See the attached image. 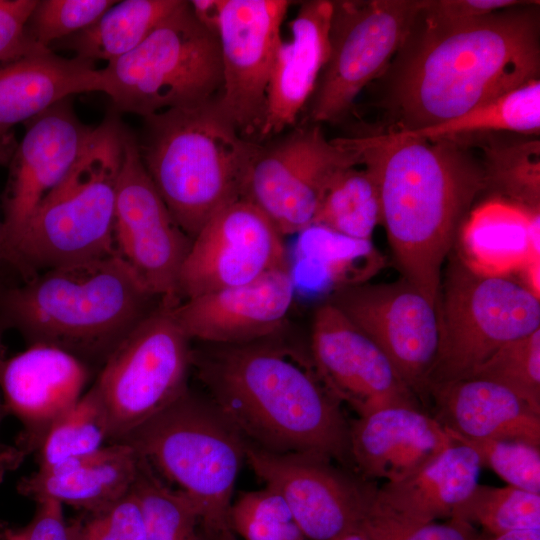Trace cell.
<instances>
[{"label":"cell","instance_id":"6da1fadb","mask_svg":"<svg viewBox=\"0 0 540 540\" xmlns=\"http://www.w3.org/2000/svg\"><path fill=\"white\" fill-rule=\"evenodd\" d=\"M422 5L380 76L388 131L440 124L539 79L538 1L463 21L433 18Z\"/></svg>","mask_w":540,"mask_h":540},{"label":"cell","instance_id":"7a4b0ae2","mask_svg":"<svg viewBox=\"0 0 540 540\" xmlns=\"http://www.w3.org/2000/svg\"><path fill=\"white\" fill-rule=\"evenodd\" d=\"M277 336L192 348V368L207 397L248 444L273 453L323 456L354 471L350 422L341 403L312 360Z\"/></svg>","mask_w":540,"mask_h":540},{"label":"cell","instance_id":"3957f363","mask_svg":"<svg viewBox=\"0 0 540 540\" xmlns=\"http://www.w3.org/2000/svg\"><path fill=\"white\" fill-rule=\"evenodd\" d=\"M378 187L382 222L402 277L439 307L441 269L475 197L486 188L467 145L396 131L343 137Z\"/></svg>","mask_w":540,"mask_h":540},{"label":"cell","instance_id":"277c9868","mask_svg":"<svg viewBox=\"0 0 540 540\" xmlns=\"http://www.w3.org/2000/svg\"><path fill=\"white\" fill-rule=\"evenodd\" d=\"M117 254L45 270L0 292V318L27 341L102 365L160 303Z\"/></svg>","mask_w":540,"mask_h":540},{"label":"cell","instance_id":"5b68a950","mask_svg":"<svg viewBox=\"0 0 540 540\" xmlns=\"http://www.w3.org/2000/svg\"><path fill=\"white\" fill-rule=\"evenodd\" d=\"M138 151L179 227L193 239L221 209L241 199L258 143L218 109H169L143 118Z\"/></svg>","mask_w":540,"mask_h":540},{"label":"cell","instance_id":"8992f818","mask_svg":"<svg viewBox=\"0 0 540 540\" xmlns=\"http://www.w3.org/2000/svg\"><path fill=\"white\" fill-rule=\"evenodd\" d=\"M124 129L119 114L110 109L12 246L5 262L26 280L48 269L116 253L115 203Z\"/></svg>","mask_w":540,"mask_h":540},{"label":"cell","instance_id":"52a82bcc","mask_svg":"<svg viewBox=\"0 0 540 540\" xmlns=\"http://www.w3.org/2000/svg\"><path fill=\"white\" fill-rule=\"evenodd\" d=\"M117 443L131 446L192 500L207 538L229 528L247 442L207 396L188 389Z\"/></svg>","mask_w":540,"mask_h":540},{"label":"cell","instance_id":"ba28073f","mask_svg":"<svg viewBox=\"0 0 540 540\" xmlns=\"http://www.w3.org/2000/svg\"><path fill=\"white\" fill-rule=\"evenodd\" d=\"M111 110L145 118L218 98L222 65L217 34L182 1L133 51L103 68Z\"/></svg>","mask_w":540,"mask_h":540},{"label":"cell","instance_id":"9c48e42d","mask_svg":"<svg viewBox=\"0 0 540 540\" xmlns=\"http://www.w3.org/2000/svg\"><path fill=\"white\" fill-rule=\"evenodd\" d=\"M431 384L466 379L501 346L540 329V300L519 281L487 276L450 259L438 307Z\"/></svg>","mask_w":540,"mask_h":540},{"label":"cell","instance_id":"30bf717a","mask_svg":"<svg viewBox=\"0 0 540 540\" xmlns=\"http://www.w3.org/2000/svg\"><path fill=\"white\" fill-rule=\"evenodd\" d=\"M161 300L115 348L94 385L108 421V442L117 443L164 410L188 389L191 340Z\"/></svg>","mask_w":540,"mask_h":540},{"label":"cell","instance_id":"8fae6325","mask_svg":"<svg viewBox=\"0 0 540 540\" xmlns=\"http://www.w3.org/2000/svg\"><path fill=\"white\" fill-rule=\"evenodd\" d=\"M329 52L308 102L313 124L341 120L403 43L422 0L332 1Z\"/></svg>","mask_w":540,"mask_h":540},{"label":"cell","instance_id":"7c38bea8","mask_svg":"<svg viewBox=\"0 0 540 540\" xmlns=\"http://www.w3.org/2000/svg\"><path fill=\"white\" fill-rule=\"evenodd\" d=\"M361 164L343 138L328 140L318 124L259 144L248 167L242 199L259 208L286 237L312 224L331 180Z\"/></svg>","mask_w":540,"mask_h":540},{"label":"cell","instance_id":"4fadbf2b","mask_svg":"<svg viewBox=\"0 0 540 540\" xmlns=\"http://www.w3.org/2000/svg\"><path fill=\"white\" fill-rule=\"evenodd\" d=\"M245 459L287 503L308 540H339L370 513L378 486L329 458L273 453L247 443Z\"/></svg>","mask_w":540,"mask_h":540},{"label":"cell","instance_id":"5bb4252c","mask_svg":"<svg viewBox=\"0 0 540 540\" xmlns=\"http://www.w3.org/2000/svg\"><path fill=\"white\" fill-rule=\"evenodd\" d=\"M326 301L382 350L421 405L428 404V376L439 342L438 307L404 277L345 287Z\"/></svg>","mask_w":540,"mask_h":540},{"label":"cell","instance_id":"9a60e30c","mask_svg":"<svg viewBox=\"0 0 540 540\" xmlns=\"http://www.w3.org/2000/svg\"><path fill=\"white\" fill-rule=\"evenodd\" d=\"M191 242L148 175L135 134L125 126L115 203L116 253L156 297L178 303L177 280Z\"/></svg>","mask_w":540,"mask_h":540},{"label":"cell","instance_id":"2e32d148","mask_svg":"<svg viewBox=\"0 0 540 540\" xmlns=\"http://www.w3.org/2000/svg\"><path fill=\"white\" fill-rule=\"evenodd\" d=\"M288 263L285 236L259 208L241 198L217 212L192 239L176 299L179 303L244 285Z\"/></svg>","mask_w":540,"mask_h":540},{"label":"cell","instance_id":"e0dca14e","mask_svg":"<svg viewBox=\"0 0 540 540\" xmlns=\"http://www.w3.org/2000/svg\"><path fill=\"white\" fill-rule=\"evenodd\" d=\"M291 1L219 0L222 87L216 104L247 139L260 135L281 26Z\"/></svg>","mask_w":540,"mask_h":540},{"label":"cell","instance_id":"ac0fdd59","mask_svg":"<svg viewBox=\"0 0 540 540\" xmlns=\"http://www.w3.org/2000/svg\"><path fill=\"white\" fill-rule=\"evenodd\" d=\"M310 350L323 385L358 416L394 406L424 409L382 350L328 301L314 312Z\"/></svg>","mask_w":540,"mask_h":540},{"label":"cell","instance_id":"d6986e66","mask_svg":"<svg viewBox=\"0 0 540 540\" xmlns=\"http://www.w3.org/2000/svg\"><path fill=\"white\" fill-rule=\"evenodd\" d=\"M25 124L3 196L4 262L40 203L72 169L93 129L78 119L70 98Z\"/></svg>","mask_w":540,"mask_h":540},{"label":"cell","instance_id":"ffe728a7","mask_svg":"<svg viewBox=\"0 0 540 540\" xmlns=\"http://www.w3.org/2000/svg\"><path fill=\"white\" fill-rule=\"evenodd\" d=\"M295 297L288 263L247 284L181 301L172 312L191 341L248 343L278 335Z\"/></svg>","mask_w":540,"mask_h":540},{"label":"cell","instance_id":"44dd1931","mask_svg":"<svg viewBox=\"0 0 540 540\" xmlns=\"http://www.w3.org/2000/svg\"><path fill=\"white\" fill-rule=\"evenodd\" d=\"M89 376L84 361L50 345H29L5 359L0 369L3 404L23 425L16 447L26 455L36 452L50 426L80 399Z\"/></svg>","mask_w":540,"mask_h":540},{"label":"cell","instance_id":"7402d4cb","mask_svg":"<svg viewBox=\"0 0 540 540\" xmlns=\"http://www.w3.org/2000/svg\"><path fill=\"white\" fill-rule=\"evenodd\" d=\"M480 460L473 449L455 442L411 475L378 487L368 521L385 540L450 518L479 483Z\"/></svg>","mask_w":540,"mask_h":540},{"label":"cell","instance_id":"603a6c76","mask_svg":"<svg viewBox=\"0 0 540 540\" xmlns=\"http://www.w3.org/2000/svg\"><path fill=\"white\" fill-rule=\"evenodd\" d=\"M454 443L446 429L418 407H388L349 424L353 469L372 481L403 479Z\"/></svg>","mask_w":540,"mask_h":540},{"label":"cell","instance_id":"cb8c5ba5","mask_svg":"<svg viewBox=\"0 0 540 540\" xmlns=\"http://www.w3.org/2000/svg\"><path fill=\"white\" fill-rule=\"evenodd\" d=\"M332 9L329 0L303 1L290 21L289 38L275 52L261 138L291 127L308 104L328 57Z\"/></svg>","mask_w":540,"mask_h":540},{"label":"cell","instance_id":"d4e9b609","mask_svg":"<svg viewBox=\"0 0 540 540\" xmlns=\"http://www.w3.org/2000/svg\"><path fill=\"white\" fill-rule=\"evenodd\" d=\"M433 417L471 439L525 442L540 447V414L495 382L466 378L428 387Z\"/></svg>","mask_w":540,"mask_h":540},{"label":"cell","instance_id":"484cf974","mask_svg":"<svg viewBox=\"0 0 540 540\" xmlns=\"http://www.w3.org/2000/svg\"><path fill=\"white\" fill-rule=\"evenodd\" d=\"M106 91L103 69L77 57L45 50L0 68V142H14L11 129L74 94Z\"/></svg>","mask_w":540,"mask_h":540},{"label":"cell","instance_id":"4316f807","mask_svg":"<svg viewBox=\"0 0 540 540\" xmlns=\"http://www.w3.org/2000/svg\"><path fill=\"white\" fill-rule=\"evenodd\" d=\"M140 457L125 443L37 469L17 485L23 496L39 501L57 500L83 510L99 512L127 495L136 480Z\"/></svg>","mask_w":540,"mask_h":540},{"label":"cell","instance_id":"83f0119b","mask_svg":"<svg viewBox=\"0 0 540 540\" xmlns=\"http://www.w3.org/2000/svg\"><path fill=\"white\" fill-rule=\"evenodd\" d=\"M539 233V210L495 197L467 215L457 255L477 273L508 277L540 257Z\"/></svg>","mask_w":540,"mask_h":540},{"label":"cell","instance_id":"f1b7e54d","mask_svg":"<svg viewBox=\"0 0 540 540\" xmlns=\"http://www.w3.org/2000/svg\"><path fill=\"white\" fill-rule=\"evenodd\" d=\"M288 261L295 296L311 298L367 282L381 260L370 240L310 225L295 234Z\"/></svg>","mask_w":540,"mask_h":540},{"label":"cell","instance_id":"f546056e","mask_svg":"<svg viewBox=\"0 0 540 540\" xmlns=\"http://www.w3.org/2000/svg\"><path fill=\"white\" fill-rule=\"evenodd\" d=\"M183 0L117 1L96 22L50 46L74 51L75 57L108 63L133 51Z\"/></svg>","mask_w":540,"mask_h":540},{"label":"cell","instance_id":"4dcf8cb0","mask_svg":"<svg viewBox=\"0 0 540 540\" xmlns=\"http://www.w3.org/2000/svg\"><path fill=\"white\" fill-rule=\"evenodd\" d=\"M539 130L540 81L535 79L456 118L419 130L396 132L417 139H447L464 144L488 134L536 136Z\"/></svg>","mask_w":540,"mask_h":540},{"label":"cell","instance_id":"1f68e13d","mask_svg":"<svg viewBox=\"0 0 540 540\" xmlns=\"http://www.w3.org/2000/svg\"><path fill=\"white\" fill-rule=\"evenodd\" d=\"M381 222V202L375 180L366 169L351 167L331 180L311 225L352 239L370 240Z\"/></svg>","mask_w":540,"mask_h":540},{"label":"cell","instance_id":"d6a6232c","mask_svg":"<svg viewBox=\"0 0 540 540\" xmlns=\"http://www.w3.org/2000/svg\"><path fill=\"white\" fill-rule=\"evenodd\" d=\"M483 150L485 186L525 207L540 209V141L521 135L501 140L496 133L476 138Z\"/></svg>","mask_w":540,"mask_h":540},{"label":"cell","instance_id":"836d02e7","mask_svg":"<svg viewBox=\"0 0 540 540\" xmlns=\"http://www.w3.org/2000/svg\"><path fill=\"white\" fill-rule=\"evenodd\" d=\"M108 441L106 411L95 385L46 432L37 449L38 469L91 454Z\"/></svg>","mask_w":540,"mask_h":540},{"label":"cell","instance_id":"e575fe53","mask_svg":"<svg viewBox=\"0 0 540 540\" xmlns=\"http://www.w3.org/2000/svg\"><path fill=\"white\" fill-rule=\"evenodd\" d=\"M139 457L132 491L143 509L147 540H206L200 533L201 519L192 500L168 486L149 463Z\"/></svg>","mask_w":540,"mask_h":540},{"label":"cell","instance_id":"d590c367","mask_svg":"<svg viewBox=\"0 0 540 540\" xmlns=\"http://www.w3.org/2000/svg\"><path fill=\"white\" fill-rule=\"evenodd\" d=\"M451 517L479 525L484 533L492 535L537 530L540 529V494L513 486L478 483Z\"/></svg>","mask_w":540,"mask_h":540},{"label":"cell","instance_id":"8d00e7d4","mask_svg":"<svg viewBox=\"0 0 540 540\" xmlns=\"http://www.w3.org/2000/svg\"><path fill=\"white\" fill-rule=\"evenodd\" d=\"M469 378L502 385L540 414V329L501 346Z\"/></svg>","mask_w":540,"mask_h":540},{"label":"cell","instance_id":"74e56055","mask_svg":"<svg viewBox=\"0 0 540 540\" xmlns=\"http://www.w3.org/2000/svg\"><path fill=\"white\" fill-rule=\"evenodd\" d=\"M228 527L243 540H306L283 497L268 486L231 504Z\"/></svg>","mask_w":540,"mask_h":540},{"label":"cell","instance_id":"f35d334b","mask_svg":"<svg viewBox=\"0 0 540 540\" xmlns=\"http://www.w3.org/2000/svg\"><path fill=\"white\" fill-rule=\"evenodd\" d=\"M446 431L454 442L473 449L481 466L493 470L509 486L540 494V447L514 440L471 439Z\"/></svg>","mask_w":540,"mask_h":540},{"label":"cell","instance_id":"ab89813d","mask_svg":"<svg viewBox=\"0 0 540 540\" xmlns=\"http://www.w3.org/2000/svg\"><path fill=\"white\" fill-rule=\"evenodd\" d=\"M115 0H37L26 30L37 45L50 48L96 22Z\"/></svg>","mask_w":540,"mask_h":540},{"label":"cell","instance_id":"60d3db41","mask_svg":"<svg viewBox=\"0 0 540 540\" xmlns=\"http://www.w3.org/2000/svg\"><path fill=\"white\" fill-rule=\"evenodd\" d=\"M70 540H147L142 506L131 491L109 507L68 523Z\"/></svg>","mask_w":540,"mask_h":540},{"label":"cell","instance_id":"b9f144b4","mask_svg":"<svg viewBox=\"0 0 540 540\" xmlns=\"http://www.w3.org/2000/svg\"><path fill=\"white\" fill-rule=\"evenodd\" d=\"M37 0H0V68L30 54L48 50L37 45L26 26Z\"/></svg>","mask_w":540,"mask_h":540},{"label":"cell","instance_id":"7bdbcfd3","mask_svg":"<svg viewBox=\"0 0 540 540\" xmlns=\"http://www.w3.org/2000/svg\"><path fill=\"white\" fill-rule=\"evenodd\" d=\"M36 512L23 527H0V540H70L63 504L44 498L36 501Z\"/></svg>","mask_w":540,"mask_h":540},{"label":"cell","instance_id":"ee69618b","mask_svg":"<svg viewBox=\"0 0 540 540\" xmlns=\"http://www.w3.org/2000/svg\"><path fill=\"white\" fill-rule=\"evenodd\" d=\"M516 0H423L422 9L429 16L443 21H463L513 7Z\"/></svg>","mask_w":540,"mask_h":540},{"label":"cell","instance_id":"f6af8a7d","mask_svg":"<svg viewBox=\"0 0 540 540\" xmlns=\"http://www.w3.org/2000/svg\"><path fill=\"white\" fill-rule=\"evenodd\" d=\"M482 533L470 522L450 517L443 523L422 525L400 540H480Z\"/></svg>","mask_w":540,"mask_h":540},{"label":"cell","instance_id":"bcb514c9","mask_svg":"<svg viewBox=\"0 0 540 540\" xmlns=\"http://www.w3.org/2000/svg\"><path fill=\"white\" fill-rule=\"evenodd\" d=\"M6 326L0 318V369L5 360V347L3 343V333ZM7 414L4 404L0 401V423L3 417ZM25 453L15 447H8L0 442V465L6 466L11 470L16 469L25 457Z\"/></svg>","mask_w":540,"mask_h":540},{"label":"cell","instance_id":"7dc6e473","mask_svg":"<svg viewBox=\"0 0 540 540\" xmlns=\"http://www.w3.org/2000/svg\"><path fill=\"white\" fill-rule=\"evenodd\" d=\"M195 17L209 30L216 33L219 0L189 1Z\"/></svg>","mask_w":540,"mask_h":540},{"label":"cell","instance_id":"c3c4849f","mask_svg":"<svg viewBox=\"0 0 540 540\" xmlns=\"http://www.w3.org/2000/svg\"><path fill=\"white\" fill-rule=\"evenodd\" d=\"M520 283L540 300V257L529 261L519 272Z\"/></svg>","mask_w":540,"mask_h":540},{"label":"cell","instance_id":"681fc988","mask_svg":"<svg viewBox=\"0 0 540 540\" xmlns=\"http://www.w3.org/2000/svg\"><path fill=\"white\" fill-rule=\"evenodd\" d=\"M17 142H0V165H9ZM5 259V233L3 220L0 218V263Z\"/></svg>","mask_w":540,"mask_h":540},{"label":"cell","instance_id":"f907efd6","mask_svg":"<svg viewBox=\"0 0 540 540\" xmlns=\"http://www.w3.org/2000/svg\"><path fill=\"white\" fill-rule=\"evenodd\" d=\"M480 540H540V529L512 531L497 535L483 532Z\"/></svg>","mask_w":540,"mask_h":540},{"label":"cell","instance_id":"816d5d0a","mask_svg":"<svg viewBox=\"0 0 540 540\" xmlns=\"http://www.w3.org/2000/svg\"><path fill=\"white\" fill-rule=\"evenodd\" d=\"M339 540H380L379 537L362 521L355 529Z\"/></svg>","mask_w":540,"mask_h":540},{"label":"cell","instance_id":"f5cc1de1","mask_svg":"<svg viewBox=\"0 0 540 540\" xmlns=\"http://www.w3.org/2000/svg\"><path fill=\"white\" fill-rule=\"evenodd\" d=\"M212 538H214V540H237V538L234 536L233 532L229 528L222 530Z\"/></svg>","mask_w":540,"mask_h":540},{"label":"cell","instance_id":"db71d44e","mask_svg":"<svg viewBox=\"0 0 540 540\" xmlns=\"http://www.w3.org/2000/svg\"><path fill=\"white\" fill-rule=\"evenodd\" d=\"M8 471H11L8 467L0 465V480L3 478L4 474Z\"/></svg>","mask_w":540,"mask_h":540}]
</instances>
